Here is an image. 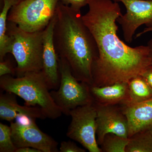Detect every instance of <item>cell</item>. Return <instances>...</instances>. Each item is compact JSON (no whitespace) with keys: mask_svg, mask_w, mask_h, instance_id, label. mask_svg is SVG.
I'll return each mask as SVG.
<instances>
[{"mask_svg":"<svg viewBox=\"0 0 152 152\" xmlns=\"http://www.w3.org/2000/svg\"><path fill=\"white\" fill-rule=\"evenodd\" d=\"M88 10L82 16L97 45L99 56L92 67V85L104 86L128 83L151 64L148 46L132 48L117 34V20L122 15L118 3L112 0H87Z\"/></svg>","mask_w":152,"mask_h":152,"instance_id":"1","label":"cell"},{"mask_svg":"<svg viewBox=\"0 0 152 152\" xmlns=\"http://www.w3.org/2000/svg\"><path fill=\"white\" fill-rule=\"evenodd\" d=\"M82 16L80 10L60 1L57 7L54 44L58 58L65 60L76 78L92 86V67L99 50Z\"/></svg>","mask_w":152,"mask_h":152,"instance_id":"2","label":"cell"},{"mask_svg":"<svg viewBox=\"0 0 152 152\" xmlns=\"http://www.w3.org/2000/svg\"><path fill=\"white\" fill-rule=\"evenodd\" d=\"M0 88L23 99L25 105L39 107L47 118L55 120L63 114L52 98L42 71L29 72L20 77L11 75L0 77Z\"/></svg>","mask_w":152,"mask_h":152,"instance_id":"3","label":"cell"},{"mask_svg":"<svg viewBox=\"0 0 152 152\" xmlns=\"http://www.w3.org/2000/svg\"><path fill=\"white\" fill-rule=\"evenodd\" d=\"M43 31L28 32L16 24L7 21V34L10 41V53L17 63V77H22L29 72L42 71Z\"/></svg>","mask_w":152,"mask_h":152,"instance_id":"4","label":"cell"},{"mask_svg":"<svg viewBox=\"0 0 152 152\" xmlns=\"http://www.w3.org/2000/svg\"><path fill=\"white\" fill-rule=\"evenodd\" d=\"M61 0H23L13 6L7 21L28 32L42 31L53 18Z\"/></svg>","mask_w":152,"mask_h":152,"instance_id":"5","label":"cell"},{"mask_svg":"<svg viewBox=\"0 0 152 152\" xmlns=\"http://www.w3.org/2000/svg\"><path fill=\"white\" fill-rule=\"evenodd\" d=\"M60 84L58 88L50 92L53 99L63 114L69 115L71 110L80 107L92 104L94 100L90 86L78 80L73 75L65 60L58 58Z\"/></svg>","mask_w":152,"mask_h":152,"instance_id":"6","label":"cell"},{"mask_svg":"<svg viewBox=\"0 0 152 152\" xmlns=\"http://www.w3.org/2000/svg\"><path fill=\"white\" fill-rule=\"evenodd\" d=\"M72 121L68 137L78 142L90 152H102L97 142V113L94 103L80 106L70 112Z\"/></svg>","mask_w":152,"mask_h":152,"instance_id":"7","label":"cell"},{"mask_svg":"<svg viewBox=\"0 0 152 152\" xmlns=\"http://www.w3.org/2000/svg\"><path fill=\"white\" fill-rule=\"evenodd\" d=\"M36 119L20 116L11 122V135L17 148L28 147L42 152H57L58 143L38 127Z\"/></svg>","mask_w":152,"mask_h":152,"instance_id":"8","label":"cell"},{"mask_svg":"<svg viewBox=\"0 0 152 152\" xmlns=\"http://www.w3.org/2000/svg\"><path fill=\"white\" fill-rule=\"evenodd\" d=\"M121 2L126 10L117 20L123 31L126 42L130 43L137 30L145 25L152 28V0H113Z\"/></svg>","mask_w":152,"mask_h":152,"instance_id":"9","label":"cell"},{"mask_svg":"<svg viewBox=\"0 0 152 152\" xmlns=\"http://www.w3.org/2000/svg\"><path fill=\"white\" fill-rule=\"evenodd\" d=\"M96 111V119L97 142L99 145L108 134H114L129 138L127 119L121 107L118 105H103L94 102Z\"/></svg>","mask_w":152,"mask_h":152,"instance_id":"10","label":"cell"},{"mask_svg":"<svg viewBox=\"0 0 152 152\" xmlns=\"http://www.w3.org/2000/svg\"><path fill=\"white\" fill-rule=\"evenodd\" d=\"M56 20V12L43 31V73L50 90H56L60 84L58 57L54 44L53 32Z\"/></svg>","mask_w":152,"mask_h":152,"instance_id":"11","label":"cell"},{"mask_svg":"<svg viewBox=\"0 0 152 152\" xmlns=\"http://www.w3.org/2000/svg\"><path fill=\"white\" fill-rule=\"evenodd\" d=\"M121 106L127 119L129 138L140 131L152 129V98L138 103Z\"/></svg>","mask_w":152,"mask_h":152,"instance_id":"12","label":"cell"},{"mask_svg":"<svg viewBox=\"0 0 152 152\" xmlns=\"http://www.w3.org/2000/svg\"><path fill=\"white\" fill-rule=\"evenodd\" d=\"M15 94L6 92L0 94V118L1 119L12 122L17 117L27 116L34 119L47 118L42 110L39 107L21 106L17 102Z\"/></svg>","mask_w":152,"mask_h":152,"instance_id":"13","label":"cell"},{"mask_svg":"<svg viewBox=\"0 0 152 152\" xmlns=\"http://www.w3.org/2000/svg\"><path fill=\"white\" fill-rule=\"evenodd\" d=\"M94 102L103 105H122L129 99L128 83L121 82L102 87L90 86Z\"/></svg>","mask_w":152,"mask_h":152,"instance_id":"14","label":"cell"},{"mask_svg":"<svg viewBox=\"0 0 152 152\" xmlns=\"http://www.w3.org/2000/svg\"><path fill=\"white\" fill-rule=\"evenodd\" d=\"M129 99L127 104L138 103L152 98V89L143 78L137 76L128 82Z\"/></svg>","mask_w":152,"mask_h":152,"instance_id":"15","label":"cell"},{"mask_svg":"<svg viewBox=\"0 0 152 152\" xmlns=\"http://www.w3.org/2000/svg\"><path fill=\"white\" fill-rule=\"evenodd\" d=\"M4 5L0 14V61L10 53V41L7 34L8 15L11 8L19 2V0H3Z\"/></svg>","mask_w":152,"mask_h":152,"instance_id":"16","label":"cell"},{"mask_svg":"<svg viewBox=\"0 0 152 152\" xmlns=\"http://www.w3.org/2000/svg\"><path fill=\"white\" fill-rule=\"evenodd\" d=\"M129 138L126 152H152V129L140 131Z\"/></svg>","mask_w":152,"mask_h":152,"instance_id":"17","label":"cell"},{"mask_svg":"<svg viewBox=\"0 0 152 152\" xmlns=\"http://www.w3.org/2000/svg\"><path fill=\"white\" fill-rule=\"evenodd\" d=\"M129 142V138L108 134L105 136L101 148L104 152H126Z\"/></svg>","mask_w":152,"mask_h":152,"instance_id":"18","label":"cell"},{"mask_svg":"<svg viewBox=\"0 0 152 152\" xmlns=\"http://www.w3.org/2000/svg\"><path fill=\"white\" fill-rule=\"evenodd\" d=\"M11 135L10 126L0 123V152H16Z\"/></svg>","mask_w":152,"mask_h":152,"instance_id":"19","label":"cell"},{"mask_svg":"<svg viewBox=\"0 0 152 152\" xmlns=\"http://www.w3.org/2000/svg\"><path fill=\"white\" fill-rule=\"evenodd\" d=\"M60 152H85L86 150L82 148L74 142L69 141L68 142L63 141L61 142Z\"/></svg>","mask_w":152,"mask_h":152,"instance_id":"20","label":"cell"},{"mask_svg":"<svg viewBox=\"0 0 152 152\" xmlns=\"http://www.w3.org/2000/svg\"><path fill=\"white\" fill-rule=\"evenodd\" d=\"M16 75V67L14 68L10 62L9 61H0V77L11 75L14 76Z\"/></svg>","mask_w":152,"mask_h":152,"instance_id":"21","label":"cell"},{"mask_svg":"<svg viewBox=\"0 0 152 152\" xmlns=\"http://www.w3.org/2000/svg\"><path fill=\"white\" fill-rule=\"evenodd\" d=\"M61 1L64 4L70 6L77 10L81 11L82 8L87 5V0H61Z\"/></svg>","mask_w":152,"mask_h":152,"instance_id":"22","label":"cell"},{"mask_svg":"<svg viewBox=\"0 0 152 152\" xmlns=\"http://www.w3.org/2000/svg\"><path fill=\"white\" fill-rule=\"evenodd\" d=\"M152 89V64L150 65L140 75Z\"/></svg>","mask_w":152,"mask_h":152,"instance_id":"23","label":"cell"},{"mask_svg":"<svg viewBox=\"0 0 152 152\" xmlns=\"http://www.w3.org/2000/svg\"><path fill=\"white\" fill-rule=\"evenodd\" d=\"M16 152H42L40 150L31 147H25L18 148Z\"/></svg>","mask_w":152,"mask_h":152,"instance_id":"24","label":"cell"},{"mask_svg":"<svg viewBox=\"0 0 152 152\" xmlns=\"http://www.w3.org/2000/svg\"><path fill=\"white\" fill-rule=\"evenodd\" d=\"M149 32H152V28H145L144 29L143 31H142L141 32L138 33L137 34L136 36V38H137L140 37L141 36L145 34V33Z\"/></svg>","mask_w":152,"mask_h":152,"instance_id":"25","label":"cell"},{"mask_svg":"<svg viewBox=\"0 0 152 152\" xmlns=\"http://www.w3.org/2000/svg\"><path fill=\"white\" fill-rule=\"evenodd\" d=\"M147 46L149 47L150 49V57H151V64H152V39H151L149 41Z\"/></svg>","mask_w":152,"mask_h":152,"instance_id":"26","label":"cell"},{"mask_svg":"<svg viewBox=\"0 0 152 152\" xmlns=\"http://www.w3.org/2000/svg\"><path fill=\"white\" fill-rule=\"evenodd\" d=\"M23 1V0H19V1Z\"/></svg>","mask_w":152,"mask_h":152,"instance_id":"27","label":"cell"}]
</instances>
